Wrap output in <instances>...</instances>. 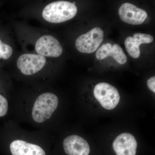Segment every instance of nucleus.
Here are the masks:
<instances>
[{
    "instance_id": "1",
    "label": "nucleus",
    "mask_w": 155,
    "mask_h": 155,
    "mask_svg": "<svg viewBox=\"0 0 155 155\" xmlns=\"http://www.w3.org/2000/svg\"><path fill=\"white\" fill-rule=\"evenodd\" d=\"M77 13V8L74 3L58 1L50 3L45 7L42 17L48 22L59 23L72 19Z\"/></svg>"
},
{
    "instance_id": "2",
    "label": "nucleus",
    "mask_w": 155,
    "mask_h": 155,
    "mask_svg": "<svg viewBox=\"0 0 155 155\" xmlns=\"http://www.w3.org/2000/svg\"><path fill=\"white\" fill-rule=\"evenodd\" d=\"M59 99L56 95L47 92L39 96L35 102L31 116L34 121L41 123L49 119L58 108Z\"/></svg>"
},
{
    "instance_id": "3",
    "label": "nucleus",
    "mask_w": 155,
    "mask_h": 155,
    "mask_svg": "<svg viewBox=\"0 0 155 155\" xmlns=\"http://www.w3.org/2000/svg\"><path fill=\"white\" fill-rule=\"evenodd\" d=\"M94 94L101 105L106 110L116 108L120 101V95L116 87L105 82L97 84L94 90Z\"/></svg>"
},
{
    "instance_id": "4",
    "label": "nucleus",
    "mask_w": 155,
    "mask_h": 155,
    "mask_svg": "<svg viewBox=\"0 0 155 155\" xmlns=\"http://www.w3.org/2000/svg\"><path fill=\"white\" fill-rule=\"evenodd\" d=\"M104 37L102 29L99 27H95L78 38L75 41V47L81 53L91 54L98 48L103 42Z\"/></svg>"
},
{
    "instance_id": "5",
    "label": "nucleus",
    "mask_w": 155,
    "mask_h": 155,
    "mask_svg": "<svg viewBox=\"0 0 155 155\" xmlns=\"http://www.w3.org/2000/svg\"><path fill=\"white\" fill-rule=\"evenodd\" d=\"M46 63L43 56L35 54H25L18 58L17 66L23 75H30L40 71Z\"/></svg>"
},
{
    "instance_id": "6",
    "label": "nucleus",
    "mask_w": 155,
    "mask_h": 155,
    "mask_svg": "<svg viewBox=\"0 0 155 155\" xmlns=\"http://www.w3.org/2000/svg\"><path fill=\"white\" fill-rule=\"evenodd\" d=\"M35 48L38 55L43 57L58 58L63 53V48L59 41L50 35L41 36L38 40Z\"/></svg>"
},
{
    "instance_id": "7",
    "label": "nucleus",
    "mask_w": 155,
    "mask_h": 155,
    "mask_svg": "<svg viewBox=\"0 0 155 155\" xmlns=\"http://www.w3.org/2000/svg\"><path fill=\"white\" fill-rule=\"evenodd\" d=\"M119 14L122 21L131 25H140L147 17V12L129 3H125L119 9Z\"/></svg>"
},
{
    "instance_id": "8",
    "label": "nucleus",
    "mask_w": 155,
    "mask_h": 155,
    "mask_svg": "<svg viewBox=\"0 0 155 155\" xmlns=\"http://www.w3.org/2000/svg\"><path fill=\"white\" fill-rule=\"evenodd\" d=\"M137 143L130 134L124 133L118 136L113 142L115 155H137Z\"/></svg>"
},
{
    "instance_id": "9",
    "label": "nucleus",
    "mask_w": 155,
    "mask_h": 155,
    "mask_svg": "<svg viewBox=\"0 0 155 155\" xmlns=\"http://www.w3.org/2000/svg\"><path fill=\"white\" fill-rule=\"evenodd\" d=\"M63 148L66 155H90L91 153L87 142L76 135L69 136L64 140Z\"/></svg>"
},
{
    "instance_id": "10",
    "label": "nucleus",
    "mask_w": 155,
    "mask_h": 155,
    "mask_svg": "<svg viewBox=\"0 0 155 155\" xmlns=\"http://www.w3.org/2000/svg\"><path fill=\"white\" fill-rule=\"evenodd\" d=\"M9 149L11 155H46L41 147L21 140L11 142Z\"/></svg>"
},
{
    "instance_id": "11",
    "label": "nucleus",
    "mask_w": 155,
    "mask_h": 155,
    "mask_svg": "<svg viewBox=\"0 0 155 155\" xmlns=\"http://www.w3.org/2000/svg\"><path fill=\"white\" fill-rule=\"evenodd\" d=\"M109 56L113 57L117 63L121 65L125 64L127 62V57L119 45L114 44L112 46Z\"/></svg>"
},
{
    "instance_id": "12",
    "label": "nucleus",
    "mask_w": 155,
    "mask_h": 155,
    "mask_svg": "<svg viewBox=\"0 0 155 155\" xmlns=\"http://www.w3.org/2000/svg\"><path fill=\"white\" fill-rule=\"evenodd\" d=\"M125 48L128 54L134 58H138L140 56L139 46L134 41L132 37L129 36L125 39Z\"/></svg>"
},
{
    "instance_id": "13",
    "label": "nucleus",
    "mask_w": 155,
    "mask_h": 155,
    "mask_svg": "<svg viewBox=\"0 0 155 155\" xmlns=\"http://www.w3.org/2000/svg\"><path fill=\"white\" fill-rule=\"evenodd\" d=\"M133 40L139 46L142 44H149L153 40V37L150 35L140 33L134 34Z\"/></svg>"
},
{
    "instance_id": "14",
    "label": "nucleus",
    "mask_w": 155,
    "mask_h": 155,
    "mask_svg": "<svg viewBox=\"0 0 155 155\" xmlns=\"http://www.w3.org/2000/svg\"><path fill=\"white\" fill-rule=\"evenodd\" d=\"M13 52V49L11 47L3 42L0 39V59L2 58L4 60H8L11 58Z\"/></svg>"
},
{
    "instance_id": "15",
    "label": "nucleus",
    "mask_w": 155,
    "mask_h": 155,
    "mask_svg": "<svg viewBox=\"0 0 155 155\" xmlns=\"http://www.w3.org/2000/svg\"><path fill=\"white\" fill-rule=\"evenodd\" d=\"M112 45L110 43L104 44L98 49L96 54L97 59L99 60H103L109 57V54L112 49Z\"/></svg>"
},
{
    "instance_id": "16",
    "label": "nucleus",
    "mask_w": 155,
    "mask_h": 155,
    "mask_svg": "<svg viewBox=\"0 0 155 155\" xmlns=\"http://www.w3.org/2000/svg\"><path fill=\"white\" fill-rule=\"evenodd\" d=\"M8 104L5 97L0 94V117L5 116L8 112Z\"/></svg>"
},
{
    "instance_id": "17",
    "label": "nucleus",
    "mask_w": 155,
    "mask_h": 155,
    "mask_svg": "<svg viewBox=\"0 0 155 155\" xmlns=\"http://www.w3.org/2000/svg\"><path fill=\"white\" fill-rule=\"evenodd\" d=\"M148 87L151 91L155 93V77L150 78L147 81Z\"/></svg>"
}]
</instances>
